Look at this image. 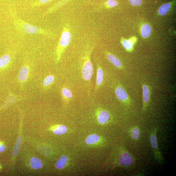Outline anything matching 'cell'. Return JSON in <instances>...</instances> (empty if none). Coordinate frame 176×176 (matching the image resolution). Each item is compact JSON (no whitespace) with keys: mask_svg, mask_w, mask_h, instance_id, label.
<instances>
[{"mask_svg":"<svg viewBox=\"0 0 176 176\" xmlns=\"http://www.w3.org/2000/svg\"><path fill=\"white\" fill-rule=\"evenodd\" d=\"M13 18L15 28L21 34H37L46 36L52 35L51 33L47 30L25 22L17 17L15 14H13Z\"/></svg>","mask_w":176,"mask_h":176,"instance_id":"cell-1","label":"cell"},{"mask_svg":"<svg viewBox=\"0 0 176 176\" xmlns=\"http://www.w3.org/2000/svg\"><path fill=\"white\" fill-rule=\"evenodd\" d=\"M71 34L68 25L63 28L61 33L58 44L57 47L56 60L59 61L62 54L70 44L71 40Z\"/></svg>","mask_w":176,"mask_h":176,"instance_id":"cell-2","label":"cell"},{"mask_svg":"<svg viewBox=\"0 0 176 176\" xmlns=\"http://www.w3.org/2000/svg\"><path fill=\"white\" fill-rule=\"evenodd\" d=\"M158 128H154L150 133L149 142L152 148L154 158L159 163L163 164V159L158 147L157 134Z\"/></svg>","mask_w":176,"mask_h":176,"instance_id":"cell-3","label":"cell"},{"mask_svg":"<svg viewBox=\"0 0 176 176\" xmlns=\"http://www.w3.org/2000/svg\"><path fill=\"white\" fill-rule=\"evenodd\" d=\"M91 51H88L85 55L82 69V77L87 81L91 79L94 72V68L90 61Z\"/></svg>","mask_w":176,"mask_h":176,"instance_id":"cell-4","label":"cell"},{"mask_svg":"<svg viewBox=\"0 0 176 176\" xmlns=\"http://www.w3.org/2000/svg\"><path fill=\"white\" fill-rule=\"evenodd\" d=\"M134 162V159L132 154L125 148L122 149L118 159V165L121 167L128 168L132 166Z\"/></svg>","mask_w":176,"mask_h":176,"instance_id":"cell-5","label":"cell"},{"mask_svg":"<svg viewBox=\"0 0 176 176\" xmlns=\"http://www.w3.org/2000/svg\"><path fill=\"white\" fill-rule=\"evenodd\" d=\"M115 94L117 99L126 105L130 104L131 101L127 92L121 85L118 86L115 90Z\"/></svg>","mask_w":176,"mask_h":176,"instance_id":"cell-6","label":"cell"},{"mask_svg":"<svg viewBox=\"0 0 176 176\" xmlns=\"http://www.w3.org/2000/svg\"><path fill=\"white\" fill-rule=\"evenodd\" d=\"M143 107V110H146L149 102L151 99V88L149 86L146 84L142 85Z\"/></svg>","mask_w":176,"mask_h":176,"instance_id":"cell-7","label":"cell"},{"mask_svg":"<svg viewBox=\"0 0 176 176\" xmlns=\"http://www.w3.org/2000/svg\"><path fill=\"white\" fill-rule=\"evenodd\" d=\"M106 54L108 59L111 63L119 69L122 70L124 68L121 61L114 55L109 52H107Z\"/></svg>","mask_w":176,"mask_h":176,"instance_id":"cell-8","label":"cell"},{"mask_svg":"<svg viewBox=\"0 0 176 176\" xmlns=\"http://www.w3.org/2000/svg\"><path fill=\"white\" fill-rule=\"evenodd\" d=\"M110 117V113L106 110H103L100 111L98 113V120L100 123L104 124L109 120Z\"/></svg>","mask_w":176,"mask_h":176,"instance_id":"cell-9","label":"cell"},{"mask_svg":"<svg viewBox=\"0 0 176 176\" xmlns=\"http://www.w3.org/2000/svg\"><path fill=\"white\" fill-rule=\"evenodd\" d=\"M175 2V0H174L172 2L163 4L158 9L159 14L162 16L166 14L170 11V9Z\"/></svg>","mask_w":176,"mask_h":176,"instance_id":"cell-10","label":"cell"},{"mask_svg":"<svg viewBox=\"0 0 176 176\" xmlns=\"http://www.w3.org/2000/svg\"><path fill=\"white\" fill-rule=\"evenodd\" d=\"M104 73L102 69L99 65H98L96 76V90L99 88L102 83Z\"/></svg>","mask_w":176,"mask_h":176,"instance_id":"cell-11","label":"cell"},{"mask_svg":"<svg viewBox=\"0 0 176 176\" xmlns=\"http://www.w3.org/2000/svg\"><path fill=\"white\" fill-rule=\"evenodd\" d=\"M69 1V0H60L59 2L53 5L52 6L49 8L44 14L45 15L48 14L56 11Z\"/></svg>","mask_w":176,"mask_h":176,"instance_id":"cell-12","label":"cell"},{"mask_svg":"<svg viewBox=\"0 0 176 176\" xmlns=\"http://www.w3.org/2000/svg\"><path fill=\"white\" fill-rule=\"evenodd\" d=\"M152 28L149 24H146L143 25L141 29V34L144 38H147L151 34Z\"/></svg>","mask_w":176,"mask_h":176,"instance_id":"cell-13","label":"cell"},{"mask_svg":"<svg viewBox=\"0 0 176 176\" xmlns=\"http://www.w3.org/2000/svg\"><path fill=\"white\" fill-rule=\"evenodd\" d=\"M29 72V69L27 66H23L21 69L18 75L19 80L21 82L25 81L27 79Z\"/></svg>","mask_w":176,"mask_h":176,"instance_id":"cell-14","label":"cell"},{"mask_svg":"<svg viewBox=\"0 0 176 176\" xmlns=\"http://www.w3.org/2000/svg\"><path fill=\"white\" fill-rule=\"evenodd\" d=\"M68 158L65 155L61 156L56 161L55 163L56 167L59 169H61L63 168L67 162Z\"/></svg>","mask_w":176,"mask_h":176,"instance_id":"cell-15","label":"cell"},{"mask_svg":"<svg viewBox=\"0 0 176 176\" xmlns=\"http://www.w3.org/2000/svg\"><path fill=\"white\" fill-rule=\"evenodd\" d=\"M30 164L34 169H38L42 167L43 163L41 160L37 158L33 157L31 159Z\"/></svg>","mask_w":176,"mask_h":176,"instance_id":"cell-16","label":"cell"},{"mask_svg":"<svg viewBox=\"0 0 176 176\" xmlns=\"http://www.w3.org/2000/svg\"><path fill=\"white\" fill-rule=\"evenodd\" d=\"M130 134L132 138L134 140H137L140 137V129L137 127H134L131 129Z\"/></svg>","mask_w":176,"mask_h":176,"instance_id":"cell-17","label":"cell"},{"mask_svg":"<svg viewBox=\"0 0 176 176\" xmlns=\"http://www.w3.org/2000/svg\"><path fill=\"white\" fill-rule=\"evenodd\" d=\"M100 137L96 134H93L88 136L86 138L85 142L88 144H92L95 143L99 140Z\"/></svg>","mask_w":176,"mask_h":176,"instance_id":"cell-18","label":"cell"},{"mask_svg":"<svg viewBox=\"0 0 176 176\" xmlns=\"http://www.w3.org/2000/svg\"><path fill=\"white\" fill-rule=\"evenodd\" d=\"M22 142V139L21 136H19L18 138L17 142L15 143L13 151L14 156H16L17 155L21 147Z\"/></svg>","mask_w":176,"mask_h":176,"instance_id":"cell-19","label":"cell"},{"mask_svg":"<svg viewBox=\"0 0 176 176\" xmlns=\"http://www.w3.org/2000/svg\"><path fill=\"white\" fill-rule=\"evenodd\" d=\"M11 59V56L8 54L5 55L0 58V68L6 66Z\"/></svg>","mask_w":176,"mask_h":176,"instance_id":"cell-20","label":"cell"},{"mask_svg":"<svg viewBox=\"0 0 176 176\" xmlns=\"http://www.w3.org/2000/svg\"><path fill=\"white\" fill-rule=\"evenodd\" d=\"M67 130V128L65 126L60 125L54 129V133L56 135H63L66 133Z\"/></svg>","mask_w":176,"mask_h":176,"instance_id":"cell-21","label":"cell"},{"mask_svg":"<svg viewBox=\"0 0 176 176\" xmlns=\"http://www.w3.org/2000/svg\"><path fill=\"white\" fill-rule=\"evenodd\" d=\"M122 44L124 48L128 51L131 52L132 50L133 43L130 40H124L122 41Z\"/></svg>","mask_w":176,"mask_h":176,"instance_id":"cell-22","label":"cell"},{"mask_svg":"<svg viewBox=\"0 0 176 176\" xmlns=\"http://www.w3.org/2000/svg\"><path fill=\"white\" fill-rule=\"evenodd\" d=\"M53 0H36L33 5V7H39L47 4Z\"/></svg>","mask_w":176,"mask_h":176,"instance_id":"cell-23","label":"cell"},{"mask_svg":"<svg viewBox=\"0 0 176 176\" xmlns=\"http://www.w3.org/2000/svg\"><path fill=\"white\" fill-rule=\"evenodd\" d=\"M62 92L63 96L67 99H70L72 97V93L71 90L68 88H63L62 90Z\"/></svg>","mask_w":176,"mask_h":176,"instance_id":"cell-24","label":"cell"},{"mask_svg":"<svg viewBox=\"0 0 176 176\" xmlns=\"http://www.w3.org/2000/svg\"><path fill=\"white\" fill-rule=\"evenodd\" d=\"M54 77L52 75H49L46 77L44 81V84L45 86H48L51 85L54 81Z\"/></svg>","mask_w":176,"mask_h":176,"instance_id":"cell-25","label":"cell"},{"mask_svg":"<svg viewBox=\"0 0 176 176\" xmlns=\"http://www.w3.org/2000/svg\"><path fill=\"white\" fill-rule=\"evenodd\" d=\"M105 6L107 8H112L117 6L118 3L116 0H107L105 3Z\"/></svg>","mask_w":176,"mask_h":176,"instance_id":"cell-26","label":"cell"},{"mask_svg":"<svg viewBox=\"0 0 176 176\" xmlns=\"http://www.w3.org/2000/svg\"><path fill=\"white\" fill-rule=\"evenodd\" d=\"M129 2L132 6H138L142 4V0H129Z\"/></svg>","mask_w":176,"mask_h":176,"instance_id":"cell-27","label":"cell"},{"mask_svg":"<svg viewBox=\"0 0 176 176\" xmlns=\"http://www.w3.org/2000/svg\"><path fill=\"white\" fill-rule=\"evenodd\" d=\"M6 149L5 145L2 142H0V153L3 152Z\"/></svg>","mask_w":176,"mask_h":176,"instance_id":"cell-28","label":"cell"},{"mask_svg":"<svg viewBox=\"0 0 176 176\" xmlns=\"http://www.w3.org/2000/svg\"><path fill=\"white\" fill-rule=\"evenodd\" d=\"M1 168H2V166H1V163H0V169H1Z\"/></svg>","mask_w":176,"mask_h":176,"instance_id":"cell-29","label":"cell"}]
</instances>
